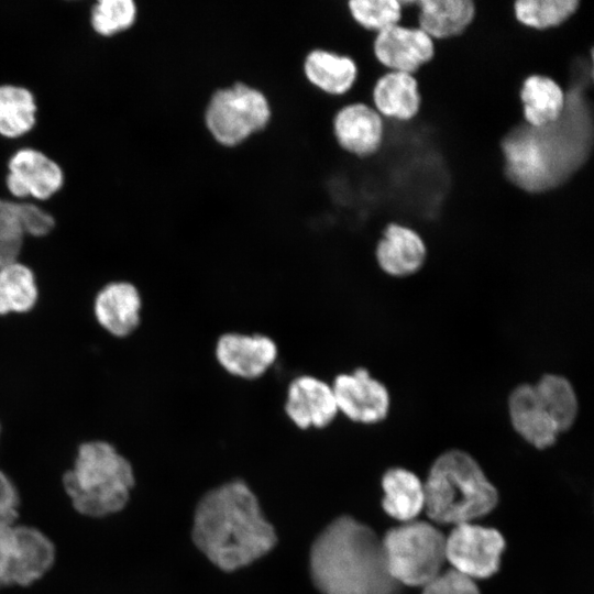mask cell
Wrapping results in <instances>:
<instances>
[{
	"label": "cell",
	"instance_id": "1",
	"mask_svg": "<svg viewBox=\"0 0 594 594\" xmlns=\"http://www.w3.org/2000/svg\"><path fill=\"white\" fill-rule=\"evenodd\" d=\"M193 540L215 565L234 571L271 551L276 534L252 491L243 481L234 480L199 501Z\"/></svg>",
	"mask_w": 594,
	"mask_h": 594
},
{
	"label": "cell",
	"instance_id": "2",
	"mask_svg": "<svg viewBox=\"0 0 594 594\" xmlns=\"http://www.w3.org/2000/svg\"><path fill=\"white\" fill-rule=\"evenodd\" d=\"M310 573L322 594H396L382 539L364 524L342 516L328 525L310 550Z\"/></svg>",
	"mask_w": 594,
	"mask_h": 594
},
{
	"label": "cell",
	"instance_id": "3",
	"mask_svg": "<svg viewBox=\"0 0 594 594\" xmlns=\"http://www.w3.org/2000/svg\"><path fill=\"white\" fill-rule=\"evenodd\" d=\"M424 491L428 516L454 526L485 516L498 499L479 463L461 450H449L436 459Z\"/></svg>",
	"mask_w": 594,
	"mask_h": 594
},
{
	"label": "cell",
	"instance_id": "4",
	"mask_svg": "<svg viewBox=\"0 0 594 594\" xmlns=\"http://www.w3.org/2000/svg\"><path fill=\"white\" fill-rule=\"evenodd\" d=\"M64 486L76 510L103 517L121 510L134 485L131 463L105 441L82 443Z\"/></svg>",
	"mask_w": 594,
	"mask_h": 594
},
{
	"label": "cell",
	"instance_id": "5",
	"mask_svg": "<svg viewBox=\"0 0 594 594\" xmlns=\"http://www.w3.org/2000/svg\"><path fill=\"white\" fill-rule=\"evenodd\" d=\"M272 120V107L261 89L243 81L217 88L204 108L206 131L216 144L234 148L263 132Z\"/></svg>",
	"mask_w": 594,
	"mask_h": 594
},
{
	"label": "cell",
	"instance_id": "6",
	"mask_svg": "<svg viewBox=\"0 0 594 594\" xmlns=\"http://www.w3.org/2000/svg\"><path fill=\"white\" fill-rule=\"evenodd\" d=\"M387 570L399 585L425 586L446 561V537L425 521H408L382 539Z\"/></svg>",
	"mask_w": 594,
	"mask_h": 594
},
{
	"label": "cell",
	"instance_id": "7",
	"mask_svg": "<svg viewBox=\"0 0 594 594\" xmlns=\"http://www.w3.org/2000/svg\"><path fill=\"white\" fill-rule=\"evenodd\" d=\"M55 561L53 542L38 529L12 525L0 531V584L30 585Z\"/></svg>",
	"mask_w": 594,
	"mask_h": 594
},
{
	"label": "cell",
	"instance_id": "8",
	"mask_svg": "<svg viewBox=\"0 0 594 594\" xmlns=\"http://www.w3.org/2000/svg\"><path fill=\"white\" fill-rule=\"evenodd\" d=\"M339 416L352 425L373 426L384 421L392 406L387 386L366 366L337 374L330 382Z\"/></svg>",
	"mask_w": 594,
	"mask_h": 594
},
{
	"label": "cell",
	"instance_id": "9",
	"mask_svg": "<svg viewBox=\"0 0 594 594\" xmlns=\"http://www.w3.org/2000/svg\"><path fill=\"white\" fill-rule=\"evenodd\" d=\"M504 548V538L496 529L460 524L446 538V560L471 579H485L497 572Z\"/></svg>",
	"mask_w": 594,
	"mask_h": 594
},
{
	"label": "cell",
	"instance_id": "10",
	"mask_svg": "<svg viewBox=\"0 0 594 594\" xmlns=\"http://www.w3.org/2000/svg\"><path fill=\"white\" fill-rule=\"evenodd\" d=\"M213 356L227 375L250 382L263 377L274 366L278 348L266 334L231 331L218 337Z\"/></svg>",
	"mask_w": 594,
	"mask_h": 594
},
{
	"label": "cell",
	"instance_id": "11",
	"mask_svg": "<svg viewBox=\"0 0 594 594\" xmlns=\"http://www.w3.org/2000/svg\"><path fill=\"white\" fill-rule=\"evenodd\" d=\"M331 132L342 152L356 158H369L383 147L385 123L370 102L349 100L333 113Z\"/></svg>",
	"mask_w": 594,
	"mask_h": 594
},
{
	"label": "cell",
	"instance_id": "12",
	"mask_svg": "<svg viewBox=\"0 0 594 594\" xmlns=\"http://www.w3.org/2000/svg\"><path fill=\"white\" fill-rule=\"evenodd\" d=\"M283 410L298 430H323L339 417L331 384L309 374L294 377L286 387Z\"/></svg>",
	"mask_w": 594,
	"mask_h": 594
},
{
	"label": "cell",
	"instance_id": "13",
	"mask_svg": "<svg viewBox=\"0 0 594 594\" xmlns=\"http://www.w3.org/2000/svg\"><path fill=\"white\" fill-rule=\"evenodd\" d=\"M372 53L387 72L415 75L432 61L436 45L419 28L396 24L374 34Z\"/></svg>",
	"mask_w": 594,
	"mask_h": 594
},
{
	"label": "cell",
	"instance_id": "14",
	"mask_svg": "<svg viewBox=\"0 0 594 594\" xmlns=\"http://www.w3.org/2000/svg\"><path fill=\"white\" fill-rule=\"evenodd\" d=\"M8 190L18 198L46 200L64 184L61 166L35 148H21L8 162Z\"/></svg>",
	"mask_w": 594,
	"mask_h": 594
},
{
	"label": "cell",
	"instance_id": "15",
	"mask_svg": "<svg viewBox=\"0 0 594 594\" xmlns=\"http://www.w3.org/2000/svg\"><path fill=\"white\" fill-rule=\"evenodd\" d=\"M374 262L391 277H408L418 273L427 261L424 238L409 226L388 222L374 244Z\"/></svg>",
	"mask_w": 594,
	"mask_h": 594
},
{
	"label": "cell",
	"instance_id": "16",
	"mask_svg": "<svg viewBox=\"0 0 594 594\" xmlns=\"http://www.w3.org/2000/svg\"><path fill=\"white\" fill-rule=\"evenodd\" d=\"M507 411L514 430L537 449L551 447L561 433L534 384L521 383L513 388L507 398Z\"/></svg>",
	"mask_w": 594,
	"mask_h": 594
},
{
	"label": "cell",
	"instance_id": "17",
	"mask_svg": "<svg viewBox=\"0 0 594 594\" xmlns=\"http://www.w3.org/2000/svg\"><path fill=\"white\" fill-rule=\"evenodd\" d=\"M143 298L140 288L127 280L112 282L97 295L95 316L110 334L128 338L142 322Z\"/></svg>",
	"mask_w": 594,
	"mask_h": 594
},
{
	"label": "cell",
	"instance_id": "18",
	"mask_svg": "<svg viewBox=\"0 0 594 594\" xmlns=\"http://www.w3.org/2000/svg\"><path fill=\"white\" fill-rule=\"evenodd\" d=\"M301 73L311 88L337 99L349 95L359 79V66L354 58L320 47L305 55Z\"/></svg>",
	"mask_w": 594,
	"mask_h": 594
},
{
	"label": "cell",
	"instance_id": "19",
	"mask_svg": "<svg viewBox=\"0 0 594 594\" xmlns=\"http://www.w3.org/2000/svg\"><path fill=\"white\" fill-rule=\"evenodd\" d=\"M371 105L381 114L398 121H410L420 111L422 96L415 75L385 72L374 81Z\"/></svg>",
	"mask_w": 594,
	"mask_h": 594
},
{
	"label": "cell",
	"instance_id": "20",
	"mask_svg": "<svg viewBox=\"0 0 594 594\" xmlns=\"http://www.w3.org/2000/svg\"><path fill=\"white\" fill-rule=\"evenodd\" d=\"M524 121L532 128L557 122L564 112L566 95L557 80L548 75L527 76L518 94Z\"/></svg>",
	"mask_w": 594,
	"mask_h": 594
},
{
	"label": "cell",
	"instance_id": "21",
	"mask_svg": "<svg viewBox=\"0 0 594 594\" xmlns=\"http://www.w3.org/2000/svg\"><path fill=\"white\" fill-rule=\"evenodd\" d=\"M418 7V28L433 41L463 34L476 16L472 0H421Z\"/></svg>",
	"mask_w": 594,
	"mask_h": 594
},
{
	"label": "cell",
	"instance_id": "22",
	"mask_svg": "<svg viewBox=\"0 0 594 594\" xmlns=\"http://www.w3.org/2000/svg\"><path fill=\"white\" fill-rule=\"evenodd\" d=\"M385 496L383 507L393 518L413 521L425 507V491L420 480L410 471L388 470L382 481Z\"/></svg>",
	"mask_w": 594,
	"mask_h": 594
},
{
	"label": "cell",
	"instance_id": "23",
	"mask_svg": "<svg viewBox=\"0 0 594 594\" xmlns=\"http://www.w3.org/2000/svg\"><path fill=\"white\" fill-rule=\"evenodd\" d=\"M534 386L560 432L568 431L579 415V399L572 383L561 374L546 373Z\"/></svg>",
	"mask_w": 594,
	"mask_h": 594
},
{
	"label": "cell",
	"instance_id": "24",
	"mask_svg": "<svg viewBox=\"0 0 594 594\" xmlns=\"http://www.w3.org/2000/svg\"><path fill=\"white\" fill-rule=\"evenodd\" d=\"M33 94L22 86H0V135L19 138L33 129L36 122Z\"/></svg>",
	"mask_w": 594,
	"mask_h": 594
},
{
	"label": "cell",
	"instance_id": "25",
	"mask_svg": "<svg viewBox=\"0 0 594 594\" xmlns=\"http://www.w3.org/2000/svg\"><path fill=\"white\" fill-rule=\"evenodd\" d=\"M37 296L31 268L18 261L0 267V315L26 312L34 307Z\"/></svg>",
	"mask_w": 594,
	"mask_h": 594
},
{
	"label": "cell",
	"instance_id": "26",
	"mask_svg": "<svg viewBox=\"0 0 594 594\" xmlns=\"http://www.w3.org/2000/svg\"><path fill=\"white\" fill-rule=\"evenodd\" d=\"M579 0H517L513 3L516 21L537 31L560 26L572 18Z\"/></svg>",
	"mask_w": 594,
	"mask_h": 594
},
{
	"label": "cell",
	"instance_id": "27",
	"mask_svg": "<svg viewBox=\"0 0 594 594\" xmlns=\"http://www.w3.org/2000/svg\"><path fill=\"white\" fill-rule=\"evenodd\" d=\"M349 15L361 30L376 34L403 19V7L398 0H346Z\"/></svg>",
	"mask_w": 594,
	"mask_h": 594
},
{
	"label": "cell",
	"instance_id": "28",
	"mask_svg": "<svg viewBox=\"0 0 594 594\" xmlns=\"http://www.w3.org/2000/svg\"><path fill=\"white\" fill-rule=\"evenodd\" d=\"M138 18L134 0H99L91 9L90 22L99 35L112 36L134 26Z\"/></svg>",
	"mask_w": 594,
	"mask_h": 594
},
{
	"label": "cell",
	"instance_id": "29",
	"mask_svg": "<svg viewBox=\"0 0 594 594\" xmlns=\"http://www.w3.org/2000/svg\"><path fill=\"white\" fill-rule=\"evenodd\" d=\"M23 238L18 202L0 198V267L18 261Z\"/></svg>",
	"mask_w": 594,
	"mask_h": 594
},
{
	"label": "cell",
	"instance_id": "30",
	"mask_svg": "<svg viewBox=\"0 0 594 594\" xmlns=\"http://www.w3.org/2000/svg\"><path fill=\"white\" fill-rule=\"evenodd\" d=\"M422 594H480V591L473 579L452 569L427 583Z\"/></svg>",
	"mask_w": 594,
	"mask_h": 594
},
{
	"label": "cell",
	"instance_id": "31",
	"mask_svg": "<svg viewBox=\"0 0 594 594\" xmlns=\"http://www.w3.org/2000/svg\"><path fill=\"white\" fill-rule=\"evenodd\" d=\"M18 216L24 235L43 237L55 227L53 216L35 204L18 202Z\"/></svg>",
	"mask_w": 594,
	"mask_h": 594
},
{
	"label": "cell",
	"instance_id": "32",
	"mask_svg": "<svg viewBox=\"0 0 594 594\" xmlns=\"http://www.w3.org/2000/svg\"><path fill=\"white\" fill-rule=\"evenodd\" d=\"M18 508V491L12 481L0 471V531L14 525Z\"/></svg>",
	"mask_w": 594,
	"mask_h": 594
}]
</instances>
